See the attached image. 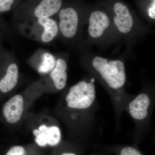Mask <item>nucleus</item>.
<instances>
[{
	"label": "nucleus",
	"mask_w": 155,
	"mask_h": 155,
	"mask_svg": "<svg viewBox=\"0 0 155 155\" xmlns=\"http://www.w3.org/2000/svg\"><path fill=\"white\" fill-rule=\"evenodd\" d=\"M92 65L112 90L110 97L116 116L119 118L132 98L125 95L122 91L126 78L124 63L120 61H108L107 59L96 57L93 60Z\"/></svg>",
	"instance_id": "nucleus-1"
},
{
	"label": "nucleus",
	"mask_w": 155,
	"mask_h": 155,
	"mask_svg": "<svg viewBox=\"0 0 155 155\" xmlns=\"http://www.w3.org/2000/svg\"><path fill=\"white\" fill-rule=\"evenodd\" d=\"M37 20L38 24L44 28L41 37V41L44 43L52 41L58 32V26L55 20L50 17L38 18Z\"/></svg>",
	"instance_id": "nucleus-11"
},
{
	"label": "nucleus",
	"mask_w": 155,
	"mask_h": 155,
	"mask_svg": "<svg viewBox=\"0 0 155 155\" xmlns=\"http://www.w3.org/2000/svg\"><path fill=\"white\" fill-rule=\"evenodd\" d=\"M152 99L147 94L142 93L133 97L127 103L125 110L136 124L146 122L150 115Z\"/></svg>",
	"instance_id": "nucleus-2"
},
{
	"label": "nucleus",
	"mask_w": 155,
	"mask_h": 155,
	"mask_svg": "<svg viewBox=\"0 0 155 155\" xmlns=\"http://www.w3.org/2000/svg\"><path fill=\"white\" fill-rule=\"evenodd\" d=\"M62 0H33L23 10L36 18L50 17L61 10Z\"/></svg>",
	"instance_id": "nucleus-3"
},
{
	"label": "nucleus",
	"mask_w": 155,
	"mask_h": 155,
	"mask_svg": "<svg viewBox=\"0 0 155 155\" xmlns=\"http://www.w3.org/2000/svg\"><path fill=\"white\" fill-rule=\"evenodd\" d=\"M25 152L24 148L20 146L12 147L6 155H25Z\"/></svg>",
	"instance_id": "nucleus-15"
},
{
	"label": "nucleus",
	"mask_w": 155,
	"mask_h": 155,
	"mask_svg": "<svg viewBox=\"0 0 155 155\" xmlns=\"http://www.w3.org/2000/svg\"><path fill=\"white\" fill-rule=\"evenodd\" d=\"M19 77L17 65L12 63L8 66L6 73L0 79V91L4 93L9 92L17 85Z\"/></svg>",
	"instance_id": "nucleus-9"
},
{
	"label": "nucleus",
	"mask_w": 155,
	"mask_h": 155,
	"mask_svg": "<svg viewBox=\"0 0 155 155\" xmlns=\"http://www.w3.org/2000/svg\"><path fill=\"white\" fill-rule=\"evenodd\" d=\"M19 0H0V16L11 11L17 5Z\"/></svg>",
	"instance_id": "nucleus-13"
},
{
	"label": "nucleus",
	"mask_w": 155,
	"mask_h": 155,
	"mask_svg": "<svg viewBox=\"0 0 155 155\" xmlns=\"http://www.w3.org/2000/svg\"><path fill=\"white\" fill-rule=\"evenodd\" d=\"M149 16L152 19L155 18V0H154L151 4L150 6L149 7L148 10Z\"/></svg>",
	"instance_id": "nucleus-16"
},
{
	"label": "nucleus",
	"mask_w": 155,
	"mask_h": 155,
	"mask_svg": "<svg viewBox=\"0 0 155 155\" xmlns=\"http://www.w3.org/2000/svg\"><path fill=\"white\" fill-rule=\"evenodd\" d=\"M114 11L116 15L114 22L116 27L122 33H128L133 24V18L129 9L123 3L117 2L114 5Z\"/></svg>",
	"instance_id": "nucleus-6"
},
{
	"label": "nucleus",
	"mask_w": 155,
	"mask_h": 155,
	"mask_svg": "<svg viewBox=\"0 0 155 155\" xmlns=\"http://www.w3.org/2000/svg\"><path fill=\"white\" fill-rule=\"evenodd\" d=\"M56 61L53 55L49 53L43 54L42 61L39 66L38 71L40 73H47L52 70L55 67Z\"/></svg>",
	"instance_id": "nucleus-12"
},
{
	"label": "nucleus",
	"mask_w": 155,
	"mask_h": 155,
	"mask_svg": "<svg viewBox=\"0 0 155 155\" xmlns=\"http://www.w3.org/2000/svg\"><path fill=\"white\" fill-rule=\"evenodd\" d=\"M67 65L64 59H58L55 67L52 70L51 76L55 87L58 90L63 89L66 86L67 80Z\"/></svg>",
	"instance_id": "nucleus-10"
},
{
	"label": "nucleus",
	"mask_w": 155,
	"mask_h": 155,
	"mask_svg": "<svg viewBox=\"0 0 155 155\" xmlns=\"http://www.w3.org/2000/svg\"><path fill=\"white\" fill-rule=\"evenodd\" d=\"M24 110V101L22 96L16 95L4 106L3 113L7 122L14 124L19 121Z\"/></svg>",
	"instance_id": "nucleus-7"
},
{
	"label": "nucleus",
	"mask_w": 155,
	"mask_h": 155,
	"mask_svg": "<svg viewBox=\"0 0 155 155\" xmlns=\"http://www.w3.org/2000/svg\"><path fill=\"white\" fill-rule=\"evenodd\" d=\"M59 28L65 37L70 38L75 35L78 25V17L77 11L72 7L60 10L59 14Z\"/></svg>",
	"instance_id": "nucleus-4"
},
{
	"label": "nucleus",
	"mask_w": 155,
	"mask_h": 155,
	"mask_svg": "<svg viewBox=\"0 0 155 155\" xmlns=\"http://www.w3.org/2000/svg\"><path fill=\"white\" fill-rule=\"evenodd\" d=\"M120 155H142L141 153L133 147H125L120 150Z\"/></svg>",
	"instance_id": "nucleus-14"
},
{
	"label": "nucleus",
	"mask_w": 155,
	"mask_h": 155,
	"mask_svg": "<svg viewBox=\"0 0 155 155\" xmlns=\"http://www.w3.org/2000/svg\"><path fill=\"white\" fill-rule=\"evenodd\" d=\"M110 19L102 11H95L90 15L88 32L93 38L100 37L110 25Z\"/></svg>",
	"instance_id": "nucleus-8"
},
{
	"label": "nucleus",
	"mask_w": 155,
	"mask_h": 155,
	"mask_svg": "<svg viewBox=\"0 0 155 155\" xmlns=\"http://www.w3.org/2000/svg\"><path fill=\"white\" fill-rule=\"evenodd\" d=\"M61 155H77L72 153H65L62 154Z\"/></svg>",
	"instance_id": "nucleus-17"
},
{
	"label": "nucleus",
	"mask_w": 155,
	"mask_h": 155,
	"mask_svg": "<svg viewBox=\"0 0 155 155\" xmlns=\"http://www.w3.org/2000/svg\"><path fill=\"white\" fill-rule=\"evenodd\" d=\"M33 134L35 137V142L40 147H44L47 145L55 146L61 140V129L55 125L50 127L45 125H41L38 129L33 130Z\"/></svg>",
	"instance_id": "nucleus-5"
}]
</instances>
